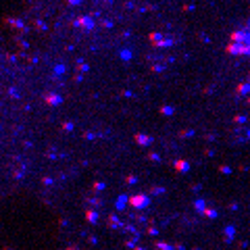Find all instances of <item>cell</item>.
I'll use <instances>...</instances> for the list:
<instances>
[{
    "label": "cell",
    "instance_id": "6da1fadb",
    "mask_svg": "<svg viewBox=\"0 0 250 250\" xmlns=\"http://www.w3.org/2000/svg\"><path fill=\"white\" fill-rule=\"evenodd\" d=\"M131 204H133V207H148V198H146V196H133V198H131Z\"/></svg>",
    "mask_w": 250,
    "mask_h": 250
},
{
    "label": "cell",
    "instance_id": "7a4b0ae2",
    "mask_svg": "<svg viewBox=\"0 0 250 250\" xmlns=\"http://www.w3.org/2000/svg\"><path fill=\"white\" fill-rule=\"evenodd\" d=\"M227 50H229V52H248L246 46H244V48H240V46H227Z\"/></svg>",
    "mask_w": 250,
    "mask_h": 250
},
{
    "label": "cell",
    "instance_id": "3957f363",
    "mask_svg": "<svg viewBox=\"0 0 250 250\" xmlns=\"http://www.w3.org/2000/svg\"><path fill=\"white\" fill-rule=\"evenodd\" d=\"M138 142H140V144H148L150 138H146V136H138Z\"/></svg>",
    "mask_w": 250,
    "mask_h": 250
}]
</instances>
